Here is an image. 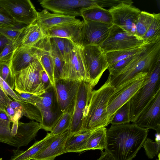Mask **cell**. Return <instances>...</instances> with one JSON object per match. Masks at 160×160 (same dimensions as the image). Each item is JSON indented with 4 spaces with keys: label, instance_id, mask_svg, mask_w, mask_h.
Wrapping results in <instances>:
<instances>
[{
    "label": "cell",
    "instance_id": "cell-37",
    "mask_svg": "<svg viewBox=\"0 0 160 160\" xmlns=\"http://www.w3.org/2000/svg\"><path fill=\"white\" fill-rule=\"evenodd\" d=\"M155 140V141L153 142L147 138L142 144L146 154L148 158L151 159L160 153V134H157Z\"/></svg>",
    "mask_w": 160,
    "mask_h": 160
},
{
    "label": "cell",
    "instance_id": "cell-32",
    "mask_svg": "<svg viewBox=\"0 0 160 160\" xmlns=\"http://www.w3.org/2000/svg\"><path fill=\"white\" fill-rule=\"evenodd\" d=\"M50 38L57 47L66 62L76 44L66 38L55 37Z\"/></svg>",
    "mask_w": 160,
    "mask_h": 160
},
{
    "label": "cell",
    "instance_id": "cell-16",
    "mask_svg": "<svg viewBox=\"0 0 160 160\" xmlns=\"http://www.w3.org/2000/svg\"><path fill=\"white\" fill-rule=\"evenodd\" d=\"M80 83L78 81L55 79L54 91L58 103L63 112L68 111L72 113Z\"/></svg>",
    "mask_w": 160,
    "mask_h": 160
},
{
    "label": "cell",
    "instance_id": "cell-2",
    "mask_svg": "<svg viewBox=\"0 0 160 160\" xmlns=\"http://www.w3.org/2000/svg\"><path fill=\"white\" fill-rule=\"evenodd\" d=\"M145 44L142 49L126 67L117 74L109 76L114 88L139 73H150L160 61V38Z\"/></svg>",
    "mask_w": 160,
    "mask_h": 160
},
{
    "label": "cell",
    "instance_id": "cell-36",
    "mask_svg": "<svg viewBox=\"0 0 160 160\" xmlns=\"http://www.w3.org/2000/svg\"><path fill=\"white\" fill-rule=\"evenodd\" d=\"M129 101L120 107L113 116L110 123L113 125L130 123Z\"/></svg>",
    "mask_w": 160,
    "mask_h": 160
},
{
    "label": "cell",
    "instance_id": "cell-12",
    "mask_svg": "<svg viewBox=\"0 0 160 160\" xmlns=\"http://www.w3.org/2000/svg\"><path fill=\"white\" fill-rule=\"evenodd\" d=\"M41 6L54 13L71 16H81L83 9L91 6L100 7V0H40Z\"/></svg>",
    "mask_w": 160,
    "mask_h": 160
},
{
    "label": "cell",
    "instance_id": "cell-49",
    "mask_svg": "<svg viewBox=\"0 0 160 160\" xmlns=\"http://www.w3.org/2000/svg\"><path fill=\"white\" fill-rule=\"evenodd\" d=\"M96 160H115L112 156L109 153L102 152L101 156Z\"/></svg>",
    "mask_w": 160,
    "mask_h": 160
},
{
    "label": "cell",
    "instance_id": "cell-34",
    "mask_svg": "<svg viewBox=\"0 0 160 160\" xmlns=\"http://www.w3.org/2000/svg\"><path fill=\"white\" fill-rule=\"evenodd\" d=\"M160 38V13H154L153 20L142 37L143 44Z\"/></svg>",
    "mask_w": 160,
    "mask_h": 160
},
{
    "label": "cell",
    "instance_id": "cell-21",
    "mask_svg": "<svg viewBox=\"0 0 160 160\" xmlns=\"http://www.w3.org/2000/svg\"><path fill=\"white\" fill-rule=\"evenodd\" d=\"M48 37L47 31L36 22L24 27L16 46L31 47L36 46Z\"/></svg>",
    "mask_w": 160,
    "mask_h": 160
},
{
    "label": "cell",
    "instance_id": "cell-13",
    "mask_svg": "<svg viewBox=\"0 0 160 160\" xmlns=\"http://www.w3.org/2000/svg\"><path fill=\"white\" fill-rule=\"evenodd\" d=\"M59 79L89 83L88 72L81 46L75 45L65 63Z\"/></svg>",
    "mask_w": 160,
    "mask_h": 160
},
{
    "label": "cell",
    "instance_id": "cell-40",
    "mask_svg": "<svg viewBox=\"0 0 160 160\" xmlns=\"http://www.w3.org/2000/svg\"><path fill=\"white\" fill-rule=\"evenodd\" d=\"M137 54L129 57L108 66L107 69L109 72V76H114L118 73L135 58Z\"/></svg>",
    "mask_w": 160,
    "mask_h": 160
},
{
    "label": "cell",
    "instance_id": "cell-31",
    "mask_svg": "<svg viewBox=\"0 0 160 160\" xmlns=\"http://www.w3.org/2000/svg\"><path fill=\"white\" fill-rule=\"evenodd\" d=\"M154 17V13L152 14L145 11H141L136 24L135 32L136 36L142 39L152 22Z\"/></svg>",
    "mask_w": 160,
    "mask_h": 160
},
{
    "label": "cell",
    "instance_id": "cell-6",
    "mask_svg": "<svg viewBox=\"0 0 160 160\" xmlns=\"http://www.w3.org/2000/svg\"><path fill=\"white\" fill-rule=\"evenodd\" d=\"M148 74L139 73L114 88L108 100L107 108L110 122L117 110L128 102L144 84Z\"/></svg>",
    "mask_w": 160,
    "mask_h": 160
},
{
    "label": "cell",
    "instance_id": "cell-41",
    "mask_svg": "<svg viewBox=\"0 0 160 160\" xmlns=\"http://www.w3.org/2000/svg\"><path fill=\"white\" fill-rule=\"evenodd\" d=\"M19 101L31 104L35 106L41 102L42 96L27 93H18L15 92Z\"/></svg>",
    "mask_w": 160,
    "mask_h": 160
},
{
    "label": "cell",
    "instance_id": "cell-7",
    "mask_svg": "<svg viewBox=\"0 0 160 160\" xmlns=\"http://www.w3.org/2000/svg\"><path fill=\"white\" fill-rule=\"evenodd\" d=\"M0 8L20 25L27 26L37 21L38 12L29 0H0Z\"/></svg>",
    "mask_w": 160,
    "mask_h": 160
},
{
    "label": "cell",
    "instance_id": "cell-20",
    "mask_svg": "<svg viewBox=\"0 0 160 160\" xmlns=\"http://www.w3.org/2000/svg\"><path fill=\"white\" fill-rule=\"evenodd\" d=\"M38 45L39 50L38 60L47 74L51 84L55 90L54 64L51 51L50 38L48 37L39 42Z\"/></svg>",
    "mask_w": 160,
    "mask_h": 160
},
{
    "label": "cell",
    "instance_id": "cell-28",
    "mask_svg": "<svg viewBox=\"0 0 160 160\" xmlns=\"http://www.w3.org/2000/svg\"><path fill=\"white\" fill-rule=\"evenodd\" d=\"M9 105L15 110L19 108L22 112V116H25L39 123L41 122V117L40 112L35 106L20 101L12 99Z\"/></svg>",
    "mask_w": 160,
    "mask_h": 160
},
{
    "label": "cell",
    "instance_id": "cell-30",
    "mask_svg": "<svg viewBox=\"0 0 160 160\" xmlns=\"http://www.w3.org/2000/svg\"><path fill=\"white\" fill-rule=\"evenodd\" d=\"M145 44L144 43L141 46L134 48L113 51L105 53L109 66L138 53L144 48Z\"/></svg>",
    "mask_w": 160,
    "mask_h": 160
},
{
    "label": "cell",
    "instance_id": "cell-23",
    "mask_svg": "<svg viewBox=\"0 0 160 160\" xmlns=\"http://www.w3.org/2000/svg\"><path fill=\"white\" fill-rule=\"evenodd\" d=\"M75 17L56 13H51L44 9L38 12L37 22L44 30L55 26L76 20Z\"/></svg>",
    "mask_w": 160,
    "mask_h": 160
},
{
    "label": "cell",
    "instance_id": "cell-5",
    "mask_svg": "<svg viewBox=\"0 0 160 160\" xmlns=\"http://www.w3.org/2000/svg\"><path fill=\"white\" fill-rule=\"evenodd\" d=\"M44 69L38 60L30 63L14 74V90L18 93H27L42 95L46 92L41 81Z\"/></svg>",
    "mask_w": 160,
    "mask_h": 160
},
{
    "label": "cell",
    "instance_id": "cell-3",
    "mask_svg": "<svg viewBox=\"0 0 160 160\" xmlns=\"http://www.w3.org/2000/svg\"><path fill=\"white\" fill-rule=\"evenodd\" d=\"M114 90L108 77L100 88L92 91L83 114L81 132L105 127L110 124L107 108L108 100Z\"/></svg>",
    "mask_w": 160,
    "mask_h": 160
},
{
    "label": "cell",
    "instance_id": "cell-9",
    "mask_svg": "<svg viewBox=\"0 0 160 160\" xmlns=\"http://www.w3.org/2000/svg\"><path fill=\"white\" fill-rule=\"evenodd\" d=\"M143 44L142 39L113 24L108 37L99 47L106 53L138 48Z\"/></svg>",
    "mask_w": 160,
    "mask_h": 160
},
{
    "label": "cell",
    "instance_id": "cell-24",
    "mask_svg": "<svg viewBox=\"0 0 160 160\" xmlns=\"http://www.w3.org/2000/svg\"><path fill=\"white\" fill-rule=\"evenodd\" d=\"M58 135H51L48 133L42 139L36 142L27 150L25 151L16 150L10 160H30L38 153L42 151L51 143Z\"/></svg>",
    "mask_w": 160,
    "mask_h": 160
},
{
    "label": "cell",
    "instance_id": "cell-26",
    "mask_svg": "<svg viewBox=\"0 0 160 160\" xmlns=\"http://www.w3.org/2000/svg\"><path fill=\"white\" fill-rule=\"evenodd\" d=\"M93 131H87L70 136L69 135L65 145L64 153L84 151L87 140Z\"/></svg>",
    "mask_w": 160,
    "mask_h": 160
},
{
    "label": "cell",
    "instance_id": "cell-50",
    "mask_svg": "<svg viewBox=\"0 0 160 160\" xmlns=\"http://www.w3.org/2000/svg\"><path fill=\"white\" fill-rule=\"evenodd\" d=\"M0 118L10 122L9 118L6 112L2 110H0Z\"/></svg>",
    "mask_w": 160,
    "mask_h": 160
},
{
    "label": "cell",
    "instance_id": "cell-39",
    "mask_svg": "<svg viewBox=\"0 0 160 160\" xmlns=\"http://www.w3.org/2000/svg\"><path fill=\"white\" fill-rule=\"evenodd\" d=\"M0 77L12 89H14L15 82L14 76L11 71L10 64H0Z\"/></svg>",
    "mask_w": 160,
    "mask_h": 160
},
{
    "label": "cell",
    "instance_id": "cell-1",
    "mask_svg": "<svg viewBox=\"0 0 160 160\" xmlns=\"http://www.w3.org/2000/svg\"><path fill=\"white\" fill-rule=\"evenodd\" d=\"M148 129L132 123L112 125L107 129L105 152L115 160H132L147 138Z\"/></svg>",
    "mask_w": 160,
    "mask_h": 160
},
{
    "label": "cell",
    "instance_id": "cell-27",
    "mask_svg": "<svg viewBox=\"0 0 160 160\" xmlns=\"http://www.w3.org/2000/svg\"><path fill=\"white\" fill-rule=\"evenodd\" d=\"M105 127L99 128L93 131L89 136L84 151L98 149L102 152L105 149L106 144V133Z\"/></svg>",
    "mask_w": 160,
    "mask_h": 160
},
{
    "label": "cell",
    "instance_id": "cell-52",
    "mask_svg": "<svg viewBox=\"0 0 160 160\" xmlns=\"http://www.w3.org/2000/svg\"><path fill=\"white\" fill-rule=\"evenodd\" d=\"M156 160H160L158 159H156Z\"/></svg>",
    "mask_w": 160,
    "mask_h": 160
},
{
    "label": "cell",
    "instance_id": "cell-35",
    "mask_svg": "<svg viewBox=\"0 0 160 160\" xmlns=\"http://www.w3.org/2000/svg\"><path fill=\"white\" fill-rule=\"evenodd\" d=\"M51 51L54 64V76L55 79H59L62 74L65 61L57 47L50 38Z\"/></svg>",
    "mask_w": 160,
    "mask_h": 160
},
{
    "label": "cell",
    "instance_id": "cell-4",
    "mask_svg": "<svg viewBox=\"0 0 160 160\" xmlns=\"http://www.w3.org/2000/svg\"><path fill=\"white\" fill-rule=\"evenodd\" d=\"M160 90V61L150 73L144 84L130 99V122L134 123L138 116Z\"/></svg>",
    "mask_w": 160,
    "mask_h": 160
},
{
    "label": "cell",
    "instance_id": "cell-53",
    "mask_svg": "<svg viewBox=\"0 0 160 160\" xmlns=\"http://www.w3.org/2000/svg\"><path fill=\"white\" fill-rule=\"evenodd\" d=\"M31 160H36L32 159Z\"/></svg>",
    "mask_w": 160,
    "mask_h": 160
},
{
    "label": "cell",
    "instance_id": "cell-43",
    "mask_svg": "<svg viewBox=\"0 0 160 160\" xmlns=\"http://www.w3.org/2000/svg\"><path fill=\"white\" fill-rule=\"evenodd\" d=\"M20 25L4 12L0 11V28H18Z\"/></svg>",
    "mask_w": 160,
    "mask_h": 160
},
{
    "label": "cell",
    "instance_id": "cell-15",
    "mask_svg": "<svg viewBox=\"0 0 160 160\" xmlns=\"http://www.w3.org/2000/svg\"><path fill=\"white\" fill-rule=\"evenodd\" d=\"M93 87L88 82H80L74 106L69 136L81 132L82 118L89 102Z\"/></svg>",
    "mask_w": 160,
    "mask_h": 160
},
{
    "label": "cell",
    "instance_id": "cell-22",
    "mask_svg": "<svg viewBox=\"0 0 160 160\" xmlns=\"http://www.w3.org/2000/svg\"><path fill=\"white\" fill-rule=\"evenodd\" d=\"M69 134L68 130L58 135L48 146L35 155L32 159L54 160L57 157L64 154L65 145Z\"/></svg>",
    "mask_w": 160,
    "mask_h": 160
},
{
    "label": "cell",
    "instance_id": "cell-10",
    "mask_svg": "<svg viewBox=\"0 0 160 160\" xmlns=\"http://www.w3.org/2000/svg\"><path fill=\"white\" fill-rule=\"evenodd\" d=\"M81 47L88 72L89 83L94 88L109 65L105 53L99 46Z\"/></svg>",
    "mask_w": 160,
    "mask_h": 160
},
{
    "label": "cell",
    "instance_id": "cell-17",
    "mask_svg": "<svg viewBox=\"0 0 160 160\" xmlns=\"http://www.w3.org/2000/svg\"><path fill=\"white\" fill-rule=\"evenodd\" d=\"M142 128L160 132V90L144 108L134 123Z\"/></svg>",
    "mask_w": 160,
    "mask_h": 160
},
{
    "label": "cell",
    "instance_id": "cell-38",
    "mask_svg": "<svg viewBox=\"0 0 160 160\" xmlns=\"http://www.w3.org/2000/svg\"><path fill=\"white\" fill-rule=\"evenodd\" d=\"M24 27L20 28H0V33L16 45L22 35Z\"/></svg>",
    "mask_w": 160,
    "mask_h": 160
},
{
    "label": "cell",
    "instance_id": "cell-25",
    "mask_svg": "<svg viewBox=\"0 0 160 160\" xmlns=\"http://www.w3.org/2000/svg\"><path fill=\"white\" fill-rule=\"evenodd\" d=\"M81 16L84 21L112 24L111 14L108 9L98 6H91L83 9Z\"/></svg>",
    "mask_w": 160,
    "mask_h": 160
},
{
    "label": "cell",
    "instance_id": "cell-8",
    "mask_svg": "<svg viewBox=\"0 0 160 160\" xmlns=\"http://www.w3.org/2000/svg\"><path fill=\"white\" fill-rule=\"evenodd\" d=\"M42 99L36 106L39 110L41 117L39 123L42 129L51 131L62 116L61 111L57 102L55 92L51 87L41 95Z\"/></svg>",
    "mask_w": 160,
    "mask_h": 160
},
{
    "label": "cell",
    "instance_id": "cell-14",
    "mask_svg": "<svg viewBox=\"0 0 160 160\" xmlns=\"http://www.w3.org/2000/svg\"><path fill=\"white\" fill-rule=\"evenodd\" d=\"M112 25L83 20L78 45L100 46L108 37Z\"/></svg>",
    "mask_w": 160,
    "mask_h": 160
},
{
    "label": "cell",
    "instance_id": "cell-11",
    "mask_svg": "<svg viewBox=\"0 0 160 160\" xmlns=\"http://www.w3.org/2000/svg\"><path fill=\"white\" fill-rule=\"evenodd\" d=\"M133 3L131 0H125L108 10L112 16L113 24L135 35L136 24L141 11L133 6Z\"/></svg>",
    "mask_w": 160,
    "mask_h": 160
},
{
    "label": "cell",
    "instance_id": "cell-18",
    "mask_svg": "<svg viewBox=\"0 0 160 160\" xmlns=\"http://www.w3.org/2000/svg\"><path fill=\"white\" fill-rule=\"evenodd\" d=\"M39 50L38 44L31 47L16 46L10 62L13 74L24 68L32 62L38 60Z\"/></svg>",
    "mask_w": 160,
    "mask_h": 160
},
{
    "label": "cell",
    "instance_id": "cell-42",
    "mask_svg": "<svg viewBox=\"0 0 160 160\" xmlns=\"http://www.w3.org/2000/svg\"><path fill=\"white\" fill-rule=\"evenodd\" d=\"M15 44L11 42L7 44L0 52V64H10Z\"/></svg>",
    "mask_w": 160,
    "mask_h": 160
},
{
    "label": "cell",
    "instance_id": "cell-44",
    "mask_svg": "<svg viewBox=\"0 0 160 160\" xmlns=\"http://www.w3.org/2000/svg\"><path fill=\"white\" fill-rule=\"evenodd\" d=\"M11 100L0 85V110L6 112L5 109L9 104Z\"/></svg>",
    "mask_w": 160,
    "mask_h": 160
},
{
    "label": "cell",
    "instance_id": "cell-33",
    "mask_svg": "<svg viewBox=\"0 0 160 160\" xmlns=\"http://www.w3.org/2000/svg\"><path fill=\"white\" fill-rule=\"evenodd\" d=\"M72 112H63L62 116L50 133L52 135H59L69 130L70 128L72 117Z\"/></svg>",
    "mask_w": 160,
    "mask_h": 160
},
{
    "label": "cell",
    "instance_id": "cell-19",
    "mask_svg": "<svg viewBox=\"0 0 160 160\" xmlns=\"http://www.w3.org/2000/svg\"><path fill=\"white\" fill-rule=\"evenodd\" d=\"M83 23L82 21L76 20L54 27L47 31L49 38L57 37L69 39L78 45L80 32Z\"/></svg>",
    "mask_w": 160,
    "mask_h": 160
},
{
    "label": "cell",
    "instance_id": "cell-46",
    "mask_svg": "<svg viewBox=\"0 0 160 160\" xmlns=\"http://www.w3.org/2000/svg\"><path fill=\"white\" fill-rule=\"evenodd\" d=\"M41 81L46 91L52 87L49 78L44 70L43 71L41 75Z\"/></svg>",
    "mask_w": 160,
    "mask_h": 160
},
{
    "label": "cell",
    "instance_id": "cell-51",
    "mask_svg": "<svg viewBox=\"0 0 160 160\" xmlns=\"http://www.w3.org/2000/svg\"><path fill=\"white\" fill-rule=\"evenodd\" d=\"M0 11L4 12L3 10L0 8Z\"/></svg>",
    "mask_w": 160,
    "mask_h": 160
},
{
    "label": "cell",
    "instance_id": "cell-45",
    "mask_svg": "<svg viewBox=\"0 0 160 160\" xmlns=\"http://www.w3.org/2000/svg\"><path fill=\"white\" fill-rule=\"evenodd\" d=\"M0 85L8 96H10L14 100L19 101L15 92L12 89L6 82L0 77Z\"/></svg>",
    "mask_w": 160,
    "mask_h": 160
},
{
    "label": "cell",
    "instance_id": "cell-48",
    "mask_svg": "<svg viewBox=\"0 0 160 160\" xmlns=\"http://www.w3.org/2000/svg\"><path fill=\"white\" fill-rule=\"evenodd\" d=\"M12 42L3 35L0 33V50H2L3 48L8 43Z\"/></svg>",
    "mask_w": 160,
    "mask_h": 160
},
{
    "label": "cell",
    "instance_id": "cell-29",
    "mask_svg": "<svg viewBox=\"0 0 160 160\" xmlns=\"http://www.w3.org/2000/svg\"><path fill=\"white\" fill-rule=\"evenodd\" d=\"M11 123L0 118V142L17 148L22 147L21 142L11 134Z\"/></svg>",
    "mask_w": 160,
    "mask_h": 160
},
{
    "label": "cell",
    "instance_id": "cell-47",
    "mask_svg": "<svg viewBox=\"0 0 160 160\" xmlns=\"http://www.w3.org/2000/svg\"><path fill=\"white\" fill-rule=\"evenodd\" d=\"M5 110L9 118L10 122H12L15 113V110L12 108L9 105L6 108Z\"/></svg>",
    "mask_w": 160,
    "mask_h": 160
}]
</instances>
